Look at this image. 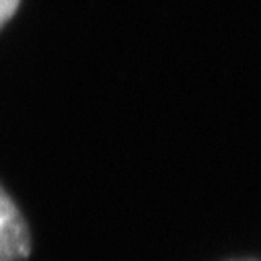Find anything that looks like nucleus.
I'll return each instance as SVG.
<instances>
[{"label":"nucleus","mask_w":261,"mask_h":261,"mask_svg":"<svg viewBox=\"0 0 261 261\" xmlns=\"http://www.w3.org/2000/svg\"><path fill=\"white\" fill-rule=\"evenodd\" d=\"M21 0H0V27H3L19 9Z\"/></svg>","instance_id":"f03ea898"},{"label":"nucleus","mask_w":261,"mask_h":261,"mask_svg":"<svg viewBox=\"0 0 261 261\" xmlns=\"http://www.w3.org/2000/svg\"><path fill=\"white\" fill-rule=\"evenodd\" d=\"M29 251L31 241L23 214L0 187V261H25Z\"/></svg>","instance_id":"f257e3e1"}]
</instances>
